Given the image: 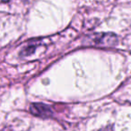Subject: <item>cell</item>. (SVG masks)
<instances>
[{"label": "cell", "mask_w": 131, "mask_h": 131, "mask_svg": "<svg viewBox=\"0 0 131 131\" xmlns=\"http://www.w3.org/2000/svg\"><path fill=\"white\" fill-rule=\"evenodd\" d=\"M90 42L101 47H111L118 42V38L113 33H97L90 38Z\"/></svg>", "instance_id": "obj_1"}, {"label": "cell", "mask_w": 131, "mask_h": 131, "mask_svg": "<svg viewBox=\"0 0 131 131\" xmlns=\"http://www.w3.org/2000/svg\"><path fill=\"white\" fill-rule=\"evenodd\" d=\"M30 111L34 116L41 117V118H49V117L52 116L53 114L51 108L43 103L31 104V107H30Z\"/></svg>", "instance_id": "obj_2"}, {"label": "cell", "mask_w": 131, "mask_h": 131, "mask_svg": "<svg viewBox=\"0 0 131 131\" xmlns=\"http://www.w3.org/2000/svg\"><path fill=\"white\" fill-rule=\"evenodd\" d=\"M35 49H36V46H29V47H27L26 49H24V50L21 52V55L24 56V57L30 56V55H31L33 52H34Z\"/></svg>", "instance_id": "obj_3"}, {"label": "cell", "mask_w": 131, "mask_h": 131, "mask_svg": "<svg viewBox=\"0 0 131 131\" xmlns=\"http://www.w3.org/2000/svg\"><path fill=\"white\" fill-rule=\"evenodd\" d=\"M99 131H112V127H106Z\"/></svg>", "instance_id": "obj_4"}]
</instances>
